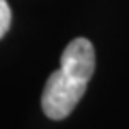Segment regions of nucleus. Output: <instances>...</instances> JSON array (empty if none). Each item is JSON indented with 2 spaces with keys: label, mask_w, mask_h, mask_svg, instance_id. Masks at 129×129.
I'll list each match as a JSON object with an SVG mask.
<instances>
[{
  "label": "nucleus",
  "mask_w": 129,
  "mask_h": 129,
  "mask_svg": "<svg viewBox=\"0 0 129 129\" xmlns=\"http://www.w3.org/2000/svg\"><path fill=\"white\" fill-rule=\"evenodd\" d=\"M11 18L13 14H11V7L7 4V0H0V40L7 34V30L11 27Z\"/></svg>",
  "instance_id": "nucleus-2"
},
{
  "label": "nucleus",
  "mask_w": 129,
  "mask_h": 129,
  "mask_svg": "<svg viewBox=\"0 0 129 129\" xmlns=\"http://www.w3.org/2000/svg\"><path fill=\"white\" fill-rule=\"evenodd\" d=\"M95 70V50L90 40L75 38L61 54V67L50 74L41 95L43 113L52 120L67 118L83 99Z\"/></svg>",
  "instance_id": "nucleus-1"
}]
</instances>
